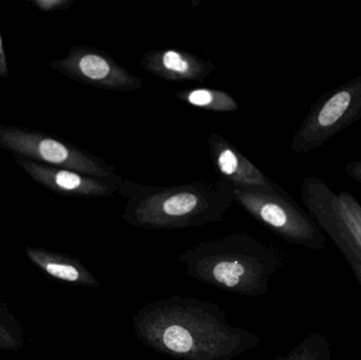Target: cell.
<instances>
[{
  "label": "cell",
  "instance_id": "cell-14",
  "mask_svg": "<svg viewBox=\"0 0 361 360\" xmlns=\"http://www.w3.org/2000/svg\"><path fill=\"white\" fill-rule=\"evenodd\" d=\"M74 0H31L37 10L42 12L52 13L57 11L66 10L73 4Z\"/></svg>",
  "mask_w": 361,
  "mask_h": 360
},
{
  "label": "cell",
  "instance_id": "cell-10",
  "mask_svg": "<svg viewBox=\"0 0 361 360\" xmlns=\"http://www.w3.org/2000/svg\"><path fill=\"white\" fill-rule=\"evenodd\" d=\"M25 253L27 259L50 278L72 287H101L97 277L72 256L36 247H25Z\"/></svg>",
  "mask_w": 361,
  "mask_h": 360
},
{
  "label": "cell",
  "instance_id": "cell-15",
  "mask_svg": "<svg viewBox=\"0 0 361 360\" xmlns=\"http://www.w3.org/2000/svg\"><path fill=\"white\" fill-rule=\"evenodd\" d=\"M277 360H317L316 359V354L312 348L311 344H301L300 346L297 347L294 350L290 351L286 356L281 357Z\"/></svg>",
  "mask_w": 361,
  "mask_h": 360
},
{
  "label": "cell",
  "instance_id": "cell-9",
  "mask_svg": "<svg viewBox=\"0 0 361 360\" xmlns=\"http://www.w3.org/2000/svg\"><path fill=\"white\" fill-rule=\"evenodd\" d=\"M146 71L171 82H204L214 68L207 59L177 49L148 51L141 59Z\"/></svg>",
  "mask_w": 361,
  "mask_h": 360
},
{
  "label": "cell",
  "instance_id": "cell-6",
  "mask_svg": "<svg viewBox=\"0 0 361 360\" xmlns=\"http://www.w3.org/2000/svg\"><path fill=\"white\" fill-rule=\"evenodd\" d=\"M17 166L29 175L30 179L42 187L61 194L78 198H109L118 192L123 178H95L71 169L49 166L27 159L15 156Z\"/></svg>",
  "mask_w": 361,
  "mask_h": 360
},
{
  "label": "cell",
  "instance_id": "cell-5",
  "mask_svg": "<svg viewBox=\"0 0 361 360\" xmlns=\"http://www.w3.org/2000/svg\"><path fill=\"white\" fill-rule=\"evenodd\" d=\"M50 68L95 88L131 92L143 86L141 78L116 63L105 51L92 46H72L67 56L51 61Z\"/></svg>",
  "mask_w": 361,
  "mask_h": 360
},
{
  "label": "cell",
  "instance_id": "cell-16",
  "mask_svg": "<svg viewBox=\"0 0 361 360\" xmlns=\"http://www.w3.org/2000/svg\"><path fill=\"white\" fill-rule=\"evenodd\" d=\"M8 75H10V70H8V58H6V49L0 34V77L8 78Z\"/></svg>",
  "mask_w": 361,
  "mask_h": 360
},
{
  "label": "cell",
  "instance_id": "cell-4",
  "mask_svg": "<svg viewBox=\"0 0 361 360\" xmlns=\"http://www.w3.org/2000/svg\"><path fill=\"white\" fill-rule=\"evenodd\" d=\"M0 149L16 156L95 178L118 177L114 167L78 146L27 127L0 124Z\"/></svg>",
  "mask_w": 361,
  "mask_h": 360
},
{
  "label": "cell",
  "instance_id": "cell-1",
  "mask_svg": "<svg viewBox=\"0 0 361 360\" xmlns=\"http://www.w3.org/2000/svg\"><path fill=\"white\" fill-rule=\"evenodd\" d=\"M133 325L142 344L180 360H233L261 342L256 334L231 325L216 304L183 296L142 306Z\"/></svg>",
  "mask_w": 361,
  "mask_h": 360
},
{
  "label": "cell",
  "instance_id": "cell-3",
  "mask_svg": "<svg viewBox=\"0 0 361 360\" xmlns=\"http://www.w3.org/2000/svg\"><path fill=\"white\" fill-rule=\"evenodd\" d=\"M179 262L190 278L247 297L267 294L280 266L273 249L245 232L197 243L180 253Z\"/></svg>",
  "mask_w": 361,
  "mask_h": 360
},
{
  "label": "cell",
  "instance_id": "cell-17",
  "mask_svg": "<svg viewBox=\"0 0 361 360\" xmlns=\"http://www.w3.org/2000/svg\"><path fill=\"white\" fill-rule=\"evenodd\" d=\"M360 283H361V280H360Z\"/></svg>",
  "mask_w": 361,
  "mask_h": 360
},
{
  "label": "cell",
  "instance_id": "cell-12",
  "mask_svg": "<svg viewBox=\"0 0 361 360\" xmlns=\"http://www.w3.org/2000/svg\"><path fill=\"white\" fill-rule=\"evenodd\" d=\"M25 347V334L18 319L0 300V350L17 352Z\"/></svg>",
  "mask_w": 361,
  "mask_h": 360
},
{
  "label": "cell",
  "instance_id": "cell-7",
  "mask_svg": "<svg viewBox=\"0 0 361 360\" xmlns=\"http://www.w3.org/2000/svg\"><path fill=\"white\" fill-rule=\"evenodd\" d=\"M235 203L288 240L305 242L310 239L305 222L276 192L235 187Z\"/></svg>",
  "mask_w": 361,
  "mask_h": 360
},
{
  "label": "cell",
  "instance_id": "cell-11",
  "mask_svg": "<svg viewBox=\"0 0 361 360\" xmlns=\"http://www.w3.org/2000/svg\"><path fill=\"white\" fill-rule=\"evenodd\" d=\"M180 101L214 112H235L239 109V104L228 93L209 88H195L180 90L176 93Z\"/></svg>",
  "mask_w": 361,
  "mask_h": 360
},
{
  "label": "cell",
  "instance_id": "cell-13",
  "mask_svg": "<svg viewBox=\"0 0 361 360\" xmlns=\"http://www.w3.org/2000/svg\"><path fill=\"white\" fill-rule=\"evenodd\" d=\"M351 95L348 92L337 93L322 108L318 120L324 127H329L336 123L349 108Z\"/></svg>",
  "mask_w": 361,
  "mask_h": 360
},
{
  "label": "cell",
  "instance_id": "cell-8",
  "mask_svg": "<svg viewBox=\"0 0 361 360\" xmlns=\"http://www.w3.org/2000/svg\"><path fill=\"white\" fill-rule=\"evenodd\" d=\"M207 142L210 159L220 179L226 180L238 188L275 192L267 175L231 142L218 133H210Z\"/></svg>",
  "mask_w": 361,
  "mask_h": 360
},
{
  "label": "cell",
  "instance_id": "cell-2",
  "mask_svg": "<svg viewBox=\"0 0 361 360\" xmlns=\"http://www.w3.org/2000/svg\"><path fill=\"white\" fill-rule=\"evenodd\" d=\"M118 192L127 199L124 221L149 230L200 228L221 222L235 203V186L223 179L152 186L123 178Z\"/></svg>",
  "mask_w": 361,
  "mask_h": 360
}]
</instances>
